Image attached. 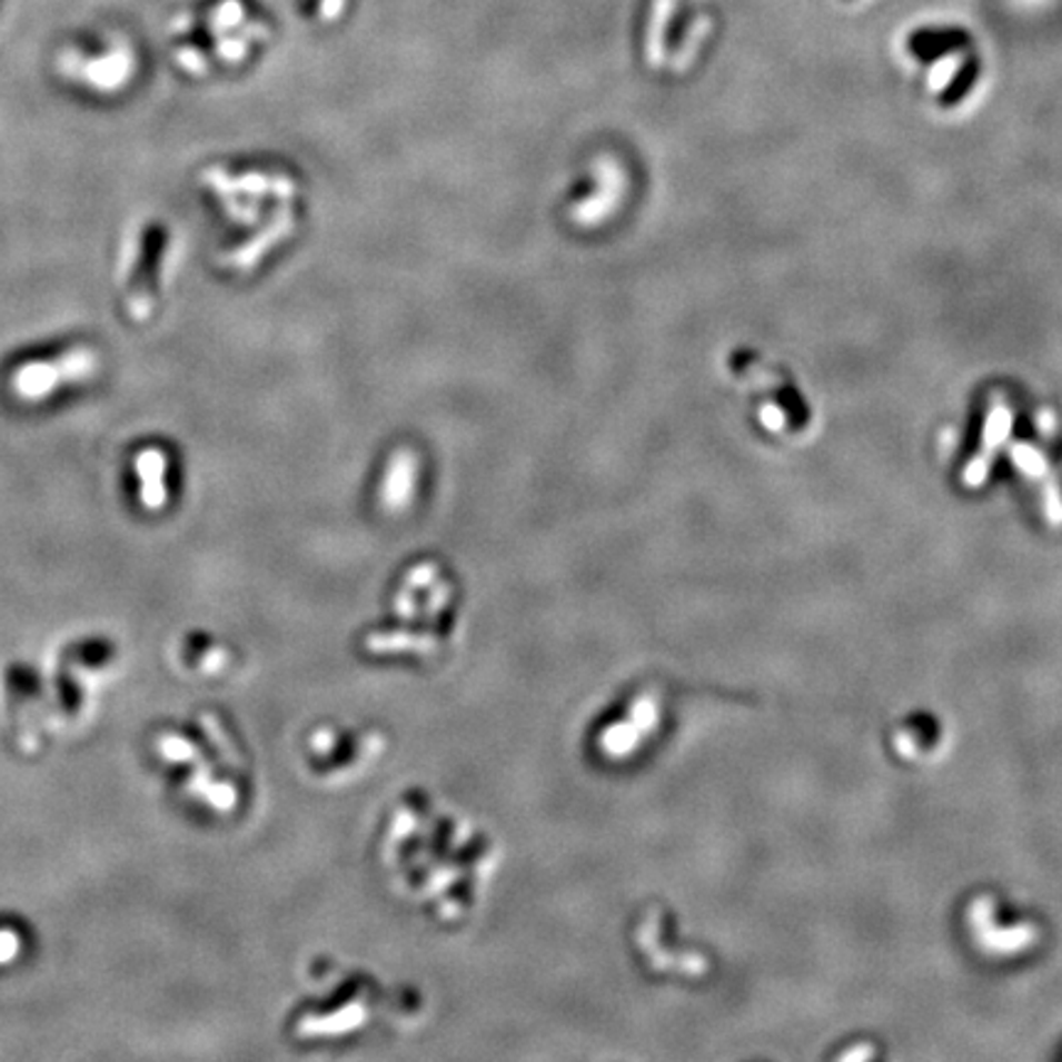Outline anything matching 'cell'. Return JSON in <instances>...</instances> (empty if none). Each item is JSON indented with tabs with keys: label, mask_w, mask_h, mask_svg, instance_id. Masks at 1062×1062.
I'll return each mask as SVG.
<instances>
[{
	"label": "cell",
	"mask_w": 1062,
	"mask_h": 1062,
	"mask_svg": "<svg viewBox=\"0 0 1062 1062\" xmlns=\"http://www.w3.org/2000/svg\"><path fill=\"white\" fill-rule=\"evenodd\" d=\"M969 42V34L956 28H927L917 30L910 38V50H913L922 62L937 60L942 54H950L954 50L964 48Z\"/></svg>",
	"instance_id": "obj_1"
}]
</instances>
